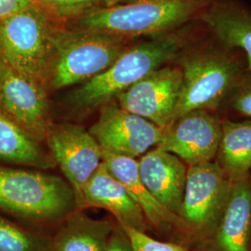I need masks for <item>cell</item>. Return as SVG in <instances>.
<instances>
[{"instance_id": "obj_1", "label": "cell", "mask_w": 251, "mask_h": 251, "mask_svg": "<svg viewBox=\"0 0 251 251\" xmlns=\"http://www.w3.org/2000/svg\"><path fill=\"white\" fill-rule=\"evenodd\" d=\"M197 21L126 48L103 72L75 91L74 101L85 108L103 104L147 75L164 67L187 47L195 36Z\"/></svg>"}, {"instance_id": "obj_2", "label": "cell", "mask_w": 251, "mask_h": 251, "mask_svg": "<svg viewBox=\"0 0 251 251\" xmlns=\"http://www.w3.org/2000/svg\"><path fill=\"white\" fill-rule=\"evenodd\" d=\"M214 41L183 55L182 84L172 123L193 111L214 112L227 102L247 73V64L235 50Z\"/></svg>"}, {"instance_id": "obj_3", "label": "cell", "mask_w": 251, "mask_h": 251, "mask_svg": "<svg viewBox=\"0 0 251 251\" xmlns=\"http://www.w3.org/2000/svg\"><path fill=\"white\" fill-rule=\"evenodd\" d=\"M213 0H134L96 9L75 25L123 39L157 36L198 20Z\"/></svg>"}, {"instance_id": "obj_4", "label": "cell", "mask_w": 251, "mask_h": 251, "mask_svg": "<svg viewBox=\"0 0 251 251\" xmlns=\"http://www.w3.org/2000/svg\"><path fill=\"white\" fill-rule=\"evenodd\" d=\"M77 209L71 185L38 171L0 166V211L34 222L65 219Z\"/></svg>"}, {"instance_id": "obj_5", "label": "cell", "mask_w": 251, "mask_h": 251, "mask_svg": "<svg viewBox=\"0 0 251 251\" xmlns=\"http://www.w3.org/2000/svg\"><path fill=\"white\" fill-rule=\"evenodd\" d=\"M36 5L0 21V47L12 70L45 87L59 27Z\"/></svg>"}, {"instance_id": "obj_6", "label": "cell", "mask_w": 251, "mask_h": 251, "mask_svg": "<svg viewBox=\"0 0 251 251\" xmlns=\"http://www.w3.org/2000/svg\"><path fill=\"white\" fill-rule=\"evenodd\" d=\"M124 40L94 30L58 28L49 78L50 87L60 90L103 72L126 49Z\"/></svg>"}, {"instance_id": "obj_7", "label": "cell", "mask_w": 251, "mask_h": 251, "mask_svg": "<svg viewBox=\"0 0 251 251\" xmlns=\"http://www.w3.org/2000/svg\"><path fill=\"white\" fill-rule=\"evenodd\" d=\"M214 161L189 166L179 217L187 230L207 235L215 225L232 185Z\"/></svg>"}, {"instance_id": "obj_8", "label": "cell", "mask_w": 251, "mask_h": 251, "mask_svg": "<svg viewBox=\"0 0 251 251\" xmlns=\"http://www.w3.org/2000/svg\"><path fill=\"white\" fill-rule=\"evenodd\" d=\"M45 140L82 208L83 188L102 162L100 146L89 130L73 124L50 126Z\"/></svg>"}, {"instance_id": "obj_9", "label": "cell", "mask_w": 251, "mask_h": 251, "mask_svg": "<svg viewBox=\"0 0 251 251\" xmlns=\"http://www.w3.org/2000/svg\"><path fill=\"white\" fill-rule=\"evenodd\" d=\"M181 84L180 68L164 66L118 94V105L165 130L173 121Z\"/></svg>"}, {"instance_id": "obj_10", "label": "cell", "mask_w": 251, "mask_h": 251, "mask_svg": "<svg viewBox=\"0 0 251 251\" xmlns=\"http://www.w3.org/2000/svg\"><path fill=\"white\" fill-rule=\"evenodd\" d=\"M89 131L102 151L133 158L155 147L163 134L159 126L119 105L104 107Z\"/></svg>"}, {"instance_id": "obj_11", "label": "cell", "mask_w": 251, "mask_h": 251, "mask_svg": "<svg viewBox=\"0 0 251 251\" xmlns=\"http://www.w3.org/2000/svg\"><path fill=\"white\" fill-rule=\"evenodd\" d=\"M222 138V121L211 112L193 111L163 130L157 147L188 166L214 160Z\"/></svg>"}, {"instance_id": "obj_12", "label": "cell", "mask_w": 251, "mask_h": 251, "mask_svg": "<svg viewBox=\"0 0 251 251\" xmlns=\"http://www.w3.org/2000/svg\"><path fill=\"white\" fill-rule=\"evenodd\" d=\"M0 107L37 141L45 140L50 125L44 86L7 65L0 74Z\"/></svg>"}, {"instance_id": "obj_13", "label": "cell", "mask_w": 251, "mask_h": 251, "mask_svg": "<svg viewBox=\"0 0 251 251\" xmlns=\"http://www.w3.org/2000/svg\"><path fill=\"white\" fill-rule=\"evenodd\" d=\"M211 251H251V182L233 181L211 231Z\"/></svg>"}, {"instance_id": "obj_14", "label": "cell", "mask_w": 251, "mask_h": 251, "mask_svg": "<svg viewBox=\"0 0 251 251\" xmlns=\"http://www.w3.org/2000/svg\"><path fill=\"white\" fill-rule=\"evenodd\" d=\"M144 186L171 212L179 216L188 168L177 155L155 146L138 161Z\"/></svg>"}, {"instance_id": "obj_15", "label": "cell", "mask_w": 251, "mask_h": 251, "mask_svg": "<svg viewBox=\"0 0 251 251\" xmlns=\"http://www.w3.org/2000/svg\"><path fill=\"white\" fill-rule=\"evenodd\" d=\"M83 207L104 208L116 217L117 224L145 232L148 223L141 207L130 197L123 183L108 171L101 162L85 184Z\"/></svg>"}, {"instance_id": "obj_16", "label": "cell", "mask_w": 251, "mask_h": 251, "mask_svg": "<svg viewBox=\"0 0 251 251\" xmlns=\"http://www.w3.org/2000/svg\"><path fill=\"white\" fill-rule=\"evenodd\" d=\"M223 45L242 51L251 71V8L238 0H213L198 19Z\"/></svg>"}, {"instance_id": "obj_17", "label": "cell", "mask_w": 251, "mask_h": 251, "mask_svg": "<svg viewBox=\"0 0 251 251\" xmlns=\"http://www.w3.org/2000/svg\"><path fill=\"white\" fill-rule=\"evenodd\" d=\"M102 163L123 183L130 197L143 210L148 224L162 232L171 231L173 228L187 230L181 218L163 206L144 186L136 158L102 151Z\"/></svg>"}, {"instance_id": "obj_18", "label": "cell", "mask_w": 251, "mask_h": 251, "mask_svg": "<svg viewBox=\"0 0 251 251\" xmlns=\"http://www.w3.org/2000/svg\"><path fill=\"white\" fill-rule=\"evenodd\" d=\"M117 225L74 211L52 237L53 251H104Z\"/></svg>"}, {"instance_id": "obj_19", "label": "cell", "mask_w": 251, "mask_h": 251, "mask_svg": "<svg viewBox=\"0 0 251 251\" xmlns=\"http://www.w3.org/2000/svg\"><path fill=\"white\" fill-rule=\"evenodd\" d=\"M215 162L232 181L249 177L251 171V120L222 121V138Z\"/></svg>"}, {"instance_id": "obj_20", "label": "cell", "mask_w": 251, "mask_h": 251, "mask_svg": "<svg viewBox=\"0 0 251 251\" xmlns=\"http://www.w3.org/2000/svg\"><path fill=\"white\" fill-rule=\"evenodd\" d=\"M0 161L48 169L54 166L39 141L26 132L0 107Z\"/></svg>"}, {"instance_id": "obj_21", "label": "cell", "mask_w": 251, "mask_h": 251, "mask_svg": "<svg viewBox=\"0 0 251 251\" xmlns=\"http://www.w3.org/2000/svg\"><path fill=\"white\" fill-rule=\"evenodd\" d=\"M0 251H53L52 237L33 233L0 215Z\"/></svg>"}, {"instance_id": "obj_22", "label": "cell", "mask_w": 251, "mask_h": 251, "mask_svg": "<svg viewBox=\"0 0 251 251\" xmlns=\"http://www.w3.org/2000/svg\"><path fill=\"white\" fill-rule=\"evenodd\" d=\"M33 3L59 24L78 20L96 9L101 0H33Z\"/></svg>"}, {"instance_id": "obj_23", "label": "cell", "mask_w": 251, "mask_h": 251, "mask_svg": "<svg viewBox=\"0 0 251 251\" xmlns=\"http://www.w3.org/2000/svg\"><path fill=\"white\" fill-rule=\"evenodd\" d=\"M127 234L133 251H189L184 247L174 243L163 242L150 237L145 232L121 225Z\"/></svg>"}, {"instance_id": "obj_24", "label": "cell", "mask_w": 251, "mask_h": 251, "mask_svg": "<svg viewBox=\"0 0 251 251\" xmlns=\"http://www.w3.org/2000/svg\"><path fill=\"white\" fill-rule=\"evenodd\" d=\"M227 103L234 112L251 118V71H247Z\"/></svg>"}, {"instance_id": "obj_25", "label": "cell", "mask_w": 251, "mask_h": 251, "mask_svg": "<svg viewBox=\"0 0 251 251\" xmlns=\"http://www.w3.org/2000/svg\"><path fill=\"white\" fill-rule=\"evenodd\" d=\"M104 251H133L127 234L119 224H117L112 233L107 248Z\"/></svg>"}, {"instance_id": "obj_26", "label": "cell", "mask_w": 251, "mask_h": 251, "mask_svg": "<svg viewBox=\"0 0 251 251\" xmlns=\"http://www.w3.org/2000/svg\"><path fill=\"white\" fill-rule=\"evenodd\" d=\"M34 5L33 0H0V21Z\"/></svg>"}, {"instance_id": "obj_27", "label": "cell", "mask_w": 251, "mask_h": 251, "mask_svg": "<svg viewBox=\"0 0 251 251\" xmlns=\"http://www.w3.org/2000/svg\"><path fill=\"white\" fill-rule=\"evenodd\" d=\"M131 1H134V0H101V3L104 5V7H112V6L128 3Z\"/></svg>"}, {"instance_id": "obj_28", "label": "cell", "mask_w": 251, "mask_h": 251, "mask_svg": "<svg viewBox=\"0 0 251 251\" xmlns=\"http://www.w3.org/2000/svg\"><path fill=\"white\" fill-rule=\"evenodd\" d=\"M6 66H7V63H6L5 60H4L3 53H2V50H1V47H0V74L4 70V68Z\"/></svg>"}]
</instances>
